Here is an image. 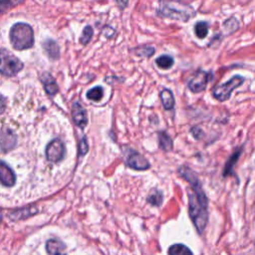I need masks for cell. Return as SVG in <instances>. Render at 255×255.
Returning a JSON list of instances; mask_svg holds the SVG:
<instances>
[{
	"label": "cell",
	"instance_id": "cell-1",
	"mask_svg": "<svg viewBox=\"0 0 255 255\" xmlns=\"http://www.w3.org/2000/svg\"><path fill=\"white\" fill-rule=\"evenodd\" d=\"M178 173L190 185V189L187 191L188 213L197 232L201 234L208 221V198L194 170L187 165H181L178 168Z\"/></svg>",
	"mask_w": 255,
	"mask_h": 255
},
{
	"label": "cell",
	"instance_id": "cell-2",
	"mask_svg": "<svg viewBox=\"0 0 255 255\" xmlns=\"http://www.w3.org/2000/svg\"><path fill=\"white\" fill-rule=\"evenodd\" d=\"M156 14L163 18L187 22L195 16L196 11L190 4L182 0H159Z\"/></svg>",
	"mask_w": 255,
	"mask_h": 255
},
{
	"label": "cell",
	"instance_id": "cell-3",
	"mask_svg": "<svg viewBox=\"0 0 255 255\" xmlns=\"http://www.w3.org/2000/svg\"><path fill=\"white\" fill-rule=\"evenodd\" d=\"M10 42L16 50L30 49L34 45V32L27 23H16L10 29Z\"/></svg>",
	"mask_w": 255,
	"mask_h": 255
},
{
	"label": "cell",
	"instance_id": "cell-4",
	"mask_svg": "<svg viewBox=\"0 0 255 255\" xmlns=\"http://www.w3.org/2000/svg\"><path fill=\"white\" fill-rule=\"evenodd\" d=\"M23 67V63L16 56L6 49H0V74L6 77H14Z\"/></svg>",
	"mask_w": 255,
	"mask_h": 255
},
{
	"label": "cell",
	"instance_id": "cell-5",
	"mask_svg": "<svg viewBox=\"0 0 255 255\" xmlns=\"http://www.w3.org/2000/svg\"><path fill=\"white\" fill-rule=\"evenodd\" d=\"M245 81V78L241 75H234L231 77L227 82L216 86L212 90V96L219 102H225L227 101L230 97L232 92L240 87Z\"/></svg>",
	"mask_w": 255,
	"mask_h": 255
},
{
	"label": "cell",
	"instance_id": "cell-6",
	"mask_svg": "<svg viewBox=\"0 0 255 255\" xmlns=\"http://www.w3.org/2000/svg\"><path fill=\"white\" fill-rule=\"evenodd\" d=\"M211 77V73L203 70H198L191 76L190 80L187 83V87L194 94L200 93L206 89V86Z\"/></svg>",
	"mask_w": 255,
	"mask_h": 255
},
{
	"label": "cell",
	"instance_id": "cell-7",
	"mask_svg": "<svg viewBox=\"0 0 255 255\" xmlns=\"http://www.w3.org/2000/svg\"><path fill=\"white\" fill-rule=\"evenodd\" d=\"M65 154V145L62 140L54 139L52 140L46 148V156L48 160L52 162L60 161Z\"/></svg>",
	"mask_w": 255,
	"mask_h": 255
},
{
	"label": "cell",
	"instance_id": "cell-8",
	"mask_svg": "<svg viewBox=\"0 0 255 255\" xmlns=\"http://www.w3.org/2000/svg\"><path fill=\"white\" fill-rule=\"evenodd\" d=\"M127 162H128V166H130L131 168L136 169V170H145V169L149 168V163L146 160V158L143 157L140 153H138L132 149L128 150Z\"/></svg>",
	"mask_w": 255,
	"mask_h": 255
},
{
	"label": "cell",
	"instance_id": "cell-9",
	"mask_svg": "<svg viewBox=\"0 0 255 255\" xmlns=\"http://www.w3.org/2000/svg\"><path fill=\"white\" fill-rule=\"evenodd\" d=\"M72 116H73V120H74L75 124L78 127L84 128L87 126V123H88L87 113H86L85 109L78 102L73 104Z\"/></svg>",
	"mask_w": 255,
	"mask_h": 255
},
{
	"label": "cell",
	"instance_id": "cell-10",
	"mask_svg": "<svg viewBox=\"0 0 255 255\" xmlns=\"http://www.w3.org/2000/svg\"><path fill=\"white\" fill-rule=\"evenodd\" d=\"M0 181L5 186H12L16 181V176L13 170L3 161H0Z\"/></svg>",
	"mask_w": 255,
	"mask_h": 255
},
{
	"label": "cell",
	"instance_id": "cell-11",
	"mask_svg": "<svg viewBox=\"0 0 255 255\" xmlns=\"http://www.w3.org/2000/svg\"><path fill=\"white\" fill-rule=\"evenodd\" d=\"M41 81H42V83L44 85V88H45V91L48 95L54 96L58 93V91H59L58 85H57L55 79L53 78V76L50 73H48V72L42 73Z\"/></svg>",
	"mask_w": 255,
	"mask_h": 255
},
{
	"label": "cell",
	"instance_id": "cell-12",
	"mask_svg": "<svg viewBox=\"0 0 255 255\" xmlns=\"http://www.w3.org/2000/svg\"><path fill=\"white\" fill-rule=\"evenodd\" d=\"M16 143V135L9 129L0 131V145L4 150H9Z\"/></svg>",
	"mask_w": 255,
	"mask_h": 255
},
{
	"label": "cell",
	"instance_id": "cell-13",
	"mask_svg": "<svg viewBox=\"0 0 255 255\" xmlns=\"http://www.w3.org/2000/svg\"><path fill=\"white\" fill-rule=\"evenodd\" d=\"M242 152V146H239L238 148H236L232 154L229 156V158L227 159L225 165H224V168H223V172H222V175L224 177H227L231 174H233V167L235 165V163L237 162L240 154Z\"/></svg>",
	"mask_w": 255,
	"mask_h": 255
},
{
	"label": "cell",
	"instance_id": "cell-14",
	"mask_svg": "<svg viewBox=\"0 0 255 255\" xmlns=\"http://www.w3.org/2000/svg\"><path fill=\"white\" fill-rule=\"evenodd\" d=\"M43 49L46 53V55L52 59V60H57L60 57V48L58 46V44L51 39L46 40L43 43Z\"/></svg>",
	"mask_w": 255,
	"mask_h": 255
},
{
	"label": "cell",
	"instance_id": "cell-15",
	"mask_svg": "<svg viewBox=\"0 0 255 255\" xmlns=\"http://www.w3.org/2000/svg\"><path fill=\"white\" fill-rule=\"evenodd\" d=\"M159 97H160L162 106L165 110H172L174 108V105H175L174 97H173L172 92L169 89L161 90Z\"/></svg>",
	"mask_w": 255,
	"mask_h": 255
},
{
	"label": "cell",
	"instance_id": "cell-16",
	"mask_svg": "<svg viewBox=\"0 0 255 255\" xmlns=\"http://www.w3.org/2000/svg\"><path fill=\"white\" fill-rule=\"evenodd\" d=\"M65 245L63 242L57 240V239H51L46 244L47 252L50 255H61L65 249Z\"/></svg>",
	"mask_w": 255,
	"mask_h": 255
},
{
	"label": "cell",
	"instance_id": "cell-17",
	"mask_svg": "<svg viewBox=\"0 0 255 255\" xmlns=\"http://www.w3.org/2000/svg\"><path fill=\"white\" fill-rule=\"evenodd\" d=\"M168 255H193V253L186 245L176 243L169 247Z\"/></svg>",
	"mask_w": 255,
	"mask_h": 255
},
{
	"label": "cell",
	"instance_id": "cell-18",
	"mask_svg": "<svg viewBox=\"0 0 255 255\" xmlns=\"http://www.w3.org/2000/svg\"><path fill=\"white\" fill-rule=\"evenodd\" d=\"M209 30V24L206 21H198L194 25V33L196 37L200 40L206 38Z\"/></svg>",
	"mask_w": 255,
	"mask_h": 255
},
{
	"label": "cell",
	"instance_id": "cell-19",
	"mask_svg": "<svg viewBox=\"0 0 255 255\" xmlns=\"http://www.w3.org/2000/svg\"><path fill=\"white\" fill-rule=\"evenodd\" d=\"M37 213V207L35 206H30L28 208H23L21 210H18V211H15L13 213L10 214V217L13 219V220H18V219H23V218H26V217H29V216H32L33 214Z\"/></svg>",
	"mask_w": 255,
	"mask_h": 255
},
{
	"label": "cell",
	"instance_id": "cell-20",
	"mask_svg": "<svg viewBox=\"0 0 255 255\" xmlns=\"http://www.w3.org/2000/svg\"><path fill=\"white\" fill-rule=\"evenodd\" d=\"M222 26H223L224 31L226 32V34L229 35V34H232V33L236 32L239 29L240 25H239V21L234 16H231L223 22Z\"/></svg>",
	"mask_w": 255,
	"mask_h": 255
},
{
	"label": "cell",
	"instance_id": "cell-21",
	"mask_svg": "<svg viewBox=\"0 0 255 255\" xmlns=\"http://www.w3.org/2000/svg\"><path fill=\"white\" fill-rule=\"evenodd\" d=\"M155 64L157 65L158 68H160L162 70H167L173 66L174 59L171 56L164 54V55H161L158 58H156Z\"/></svg>",
	"mask_w": 255,
	"mask_h": 255
},
{
	"label": "cell",
	"instance_id": "cell-22",
	"mask_svg": "<svg viewBox=\"0 0 255 255\" xmlns=\"http://www.w3.org/2000/svg\"><path fill=\"white\" fill-rule=\"evenodd\" d=\"M158 143H159V146L163 150H166V151L171 150L172 146H173L171 137L165 131H160L158 133Z\"/></svg>",
	"mask_w": 255,
	"mask_h": 255
},
{
	"label": "cell",
	"instance_id": "cell-23",
	"mask_svg": "<svg viewBox=\"0 0 255 255\" xmlns=\"http://www.w3.org/2000/svg\"><path fill=\"white\" fill-rule=\"evenodd\" d=\"M103 96H104V90L100 86H97V87L91 89L87 93V98L89 100H92V101H95V102L100 101L103 98Z\"/></svg>",
	"mask_w": 255,
	"mask_h": 255
},
{
	"label": "cell",
	"instance_id": "cell-24",
	"mask_svg": "<svg viewBox=\"0 0 255 255\" xmlns=\"http://www.w3.org/2000/svg\"><path fill=\"white\" fill-rule=\"evenodd\" d=\"M163 196L162 193L158 190H153L147 197V201L153 206H159L162 203Z\"/></svg>",
	"mask_w": 255,
	"mask_h": 255
},
{
	"label": "cell",
	"instance_id": "cell-25",
	"mask_svg": "<svg viewBox=\"0 0 255 255\" xmlns=\"http://www.w3.org/2000/svg\"><path fill=\"white\" fill-rule=\"evenodd\" d=\"M155 50L153 47L151 46H142V47H138L134 50V53L137 56H141V57H151L154 54Z\"/></svg>",
	"mask_w": 255,
	"mask_h": 255
},
{
	"label": "cell",
	"instance_id": "cell-26",
	"mask_svg": "<svg viewBox=\"0 0 255 255\" xmlns=\"http://www.w3.org/2000/svg\"><path fill=\"white\" fill-rule=\"evenodd\" d=\"M93 37V28L91 26H86L80 37V43L82 45H87Z\"/></svg>",
	"mask_w": 255,
	"mask_h": 255
},
{
	"label": "cell",
	"instance_id": "cell-27",
	"mask_svg": "<svg viewBox=\"0 0 255 255\" xmlns=\"http://www.w3.org/2000/svg\"><path fill=\"white\" fill-rule=\"evenodd\" d=\"M19 0H0V13L17 5Z\"/></svg>",
	"mask_w": 255,
	"mask_h": 255
},
{
	"label": "cell",
	"instance_id": "cell-28",
	"mask_svg": "<svg viewBox=\"0 0 255 255\" xmlns=\"http://www.w3.org/2000/svg\"><path fill=\"white\" fill-rule=\"evenodd\" d=\"M221 41H222V34H216L211 38L210 42L208 43V47L216 48L221 43Z\"/></svg>",
	"mask_w": 255,
	"mask_h": 255
},
{
	"label": "cell",
	"instance_id": "cell-29",
	"mask_svg": "<svg viewBox=\"0 0 255 255\" xmlns=\"http://www.w3.org/2000/svg\"><path fill=\"white\" fill-rule=\"evenodd\" d=\"M190 132H191V134L193 135V137L196 138V139H200V138L203 136V131H202V129H201L200 128H198V127H193V128H191Z\"/></svg>",
	"mask_w": 255,
	"mask_h": 255
},
{
	"label": "cell",
	"instance_id": "cell-30",
	"mask_svg": "<svg viewBox=\"0 0 255 255\" xmlns=\"http://www.w3.org/2000/svg\"><path fill=\"white\" fill-rule=\"evenodd\" d=\"M79 146H80L79 149H80V153L81 154H85L88 151V143H87V140H86L85 137L81 140Z\"/></svg>",
	"mask_w": 255,
	"mask_h": 255
},
{
	"label": "cell",
	"instance_id": "cell-31",
	"mask_svg": "<svg viewBox=\"0 0 255 255\" xmlns=\"http://www.w3.org/2000/svg\"><path fill=\"white\" fill-rule=\"evenodd\" d=\"M103 33H104V35H105L107 38H111V37H113V36H114V34H115V30H114L112 27L107 26V27H105V28H104Z\"/></svg>",
	"mask_w": 255,
	"mask_h": 255
},
{
	"label": "cell",
	"instance_id": "cell-32",
	"mask_svg": "<svg viewBox=\"0 0 255 255\" xmlns=\"http://www.w3.org/2000/svg\"><path fill=\"white\" fill-rule=\"evenodd\" d=\"M116 2L121 9H125L128 3V0H116Z\"/></svg>",
	"mask_w": 255,
	"mask_h": 255
},
{
	"label": "cell",
	"instance_id": "cell-33",
	"mask_svg": "<svg viewBox=\"0 0 255 255\" xmlns=\"http://www.w3.org/2000/svg\"><path fill=\"white\" fill-rule=\"evenodd\" d=\"M5 106H6V104H5V99L3 98V96L0 95V115L4 112Z\"/></svg>",
	"mask_w": 255,
	"mask_h": 255
},
{
	"label": "cell",
	"instance_id": "cell-34",
	"mask_svg": "<svg viewBox=\"0 0 255 255\" xmlns=\"http://www.w3.org/2000/svg\"><path fill=\"white\" fill-rule=\"evenodd\" d=\"M61 255H64V254H61Z\"/></svg>",
	"mask_w": 255,
	"mask_h": 255
}]
</instances>
